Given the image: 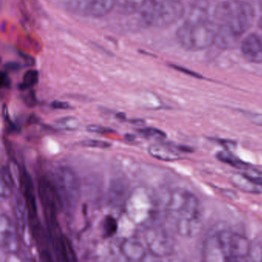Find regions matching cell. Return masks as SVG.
<instances>
[{
    "label": "cell",
    "mask_w": 262,
    "mask_h": 262,
    "mask_svg": "<svg viewBox=\"0 0 262 262\" xmlns=\"http://www.w3.org/2000/svg\"><path fill=\"white\" fill-rule=\"evenodd\" d=\"M219 25L211 19L206 4L191 8L189 17L176 32L179 45L187 51H202L215 43Z\"/></svg>",
    "instance_id": "1"
},
{
    "label": "cell",
    "mask_w": 262,
    "mask_h": 262,
    "mask_svg": "<svg viewBox=\"0 0 262 262\" xmlns=\"http://www.w3.org/2000/svg\"><path fill=\"white\" fill-rule=\"evenodd\" d=\"M219 32L235 40L248 31L255 17L254 7L242 0H227L214 8Z\"/></svg>",
    "instance_id": "2"
},
{
    "label": "cell",
    "mask_w": 262,
    "mask_h": 262,
    "mask_svg": "<svg viewBox=\"0 0 262 262\" xmlns=\"http://www.w3.org/2000/svg\"><path fill=\"white\" fill-rule=\"evenodd\" d=\"M169 212L176 217V228L180 235L194 237L202 228L200 202L192 193L178 189L171 194L168 205Z\"/></svg>",
    "instance_id": "3"
},
{
    "label": "cell",
    "mask_w": 262,
    "mask_h": 262,
    "mask_svg": "<svg viewBox=\"0 0 262 262\" xmlns=\"http://www.w3.org/2000/svg\"><path fill=\"white\" fill-rule=\"evenodd\" d=\"M140 12L145 25L166 28L182 19L185 7L179 0H148Z\"/></svg>",
    "instance_id": "4"
},
{
    "label": "cell",
    "mask_w": 262,
    "mask_h": 262,
    "mask_svg": "<svg viewBox=\"0 0 262 262\" xmlns=\"http://www.w3.org/2000/svg\"><path fill=\"white\" fill-rule=\"evenodd\" d=\"M53 181L62 208L69 212L73 211L77 205L80 195V185L76 173L68 167H59L55 171Z\"/></svg>",
    "instance_id": "5"
},
{
    "label": "cell",
    "mask_w": 262,
    "mask_h": 262,
    "mask_svg": "<svg viewBox=\"0 0 262 262\" xmlns=\"http://www.w3.org/2000/svg\"><path fill=\"white\" fill-rule=\"evenodd\" d=\"M227 261L241 260L249 256L251 245L243 234L229 230H222L217 232Z\"/></svg>",
    "instance_id": "6"
},
{
    "label": "cell",
    "mask_w": 262,
    "mask_h": 262,
    "mask_svg": "<svg viewBox=\"0 0 262 262\" xmlns=\"http://www.w3.org/2000/svg\"><path fill=\"white\" fill-rule=\"evenodd\" d=\"M69 10L82 16L101 18L107 16L116 7V0H69Z\"/></svg>",
    "instance_id": "7"
},
{
    "label": "cell",
    "mask_w": 262,
    "mask_h": 262,
    "mask_svg": "<svg viewBox=\"0 0 262 262\" xmlns=\"http://www.w3.org/2000/svg\"><path fill=\"white\" fill-rule=\"evenodd\" d=\"M150 156L164 162H174L182 159L181 153L191 152V150L182 145H170L168 144H152L148 148Z\"/></svg>",
    "instance_id": "8"
},
{
    "label": "cell",
    "mask_w": 262,
    "mask_h": 262,
    "mask_svg": "<svg viewBox=\"0 0 262 262\" xmlns=\"http://www.w3.org/2000/svg\"><path fill=\"white\" fill-rule=\"evenodd\" d=\"M244 58L251 63H262V40L254 33L248 35L241 44Z\"/></svg>",
    "instance_id": "9"
},
{
    "label": "cell",
    "mask_w": 262,
    "mask_h": 262,
    "mask_svg": "<svg viewBox=\"0 0 262 262\" xmlns=\"http://www.w3.org/2000/svg\"><path fill=\"white\" fill-rule=\"evenodd\" d=\"M202 257L204 261H227L226 257L222 249L217 233L208 236L204 241L202 248Z\"/></svg>",
    "instance_id": "10"
},
{
    "label": "cell",
    "mask_w": 262,
    "mask_h": 262,
    "mask_svg": "<svg viewBox=\"0 0 262 262\" xmlns=\"http://www.w3.org/2000/svg\"><path fill=\"white\" fill-rule=\"evenodd\" d=\"M149 243L152 252L159 257L169 255L173 250L171 238L162 229L154 230L151 232Z\"/></svg>",
    "instance_id": "11"
},
{
    "label": "cell",
    "mask_w": 262,
    "mask_h": 262,
    "mask_svg": "<svg viewBox=\"0 0 262 262\" xmlns=\"http://www.w3.org/2000/svg\"><path fill=\"white\" fill-rule=\"evenodd\" d=\"M2 247L7 252H14L18 249V238L13 231L10 219L7 217V226L1 223Z\"/></svg>",
    "instance_id": "12"
},
{
    "label": "cell",
    "mask_w": 262,
    "mask_h": 262,
    "mask_svg": "<svg viewBox=\"0 0 262 262\" xmlns=\"http://www.w3.org/2000/svg\"><path fill=\"white\" fill-rule=\"evenodd\" d=\"M231 182L235 188H238L244 192L251 194H260L262 192V187L256 185L244 174V173H236L231 178Z\"/></svg>",
    "instance_id": "13"
},
{
    "label": "cell",
    "mask_w": 262,
    "mask_h": 262,
    "mask_svg": "<svg viewBox=\"0 0 262 262\" xmlns=\"http://www.w3.org/2000/svg\"><path fill=\"white\" fill-rule=\"evenodd\" d=\"M148 0H116L118 10L122 14L131 15L140 12Z\"/></svg>",
    "instance_id": "14"
},
{
    "label": "cell",
    "mask_w": 262,
    "mask_h": 262,
    "mask_svg": "<svg viewBox=\"0 0 262 262\" xmlns=\"http://www.w3.org/2000/svg\"><path fill=\"white\" fill-rule=\"evenodd\" d=\"M216 158L221 162L228 164L234 168L238 169L246 170L249 168V165L244 161L241 160L237 156L228 151H221L217 153Z\"/></svg>",
    "instance_id": "15"
},
{
    "label": "cell",
    "mask_w": 262,
    "mask_h": 262,
    "mask_svg": "<svg viewBox=\"0 0 262 262\" xmlns=\"http://www.w3.org/2000/svg\"><path fill=\"white\" fill-rule=\"evenodd\" d=\"M54 125L55 128L62 131H76L80 126V122L74 116H66L56 119Z\"/></svg>",
    "instance_id": "16"
},
{
    "label": "cell",
    "mask_w": 262,
    "mask_h": 262,
    "mask_svg": "<svg viewBox=\"0 0 262 262\" xmlns=\"http://www.w3.org/2000/svg\"><path fill=\"white\" fill-rule=\"evenodd\" d=\"M118 222L113 216L106 215L102 222V236L104 238H110L117 233Z\"/></svg>",
    "instance_id": "17"
},
{
    "label": "cell",
    "mask_w": 262,
    "mask_h": 262,
    "mask_svg": "<svg viewBox=\"0 0 262 262\" xmlns=\"http://www.w3.org/2000/svg\"><path fill=\"white\" fill-rule=\"evenodd\" d=\"M39 73L35 70H30L24 74L23 81L19 85V90L27 91L30 90L38 83Z\"/></svg>",
    "instance_id": "18"
},
{
    "label": "cell",
    "mask_w": 262,
    "mask_h": 262,
    "mask_svg": "<svg viewBox=\"0 0 262 262\" xmlns=\"http://www.w3.org/2000/svg\"><path fill=\"white\" fill-rule=\"evenodd\" d=\"M141 136L148 139H164L167 137L166 133L154 127H142L136 129Z\"/></svg>",
    "instance_id": "19"
},
{
    "label": "cell",
    "mask_w": 262,
    "mask_h": 262,
    "mask_svg": "<svg viewBox=\"0 0 262 262\" xmlns=\"http://www.w3.org/2000/svg\"><path fill=\"white\" fill-rule=\"evenodd\" d=\"M82 147L93 148H108L112 147V144L106 141L97 140V139H85L79 142Z\"/></svg>",
    "instance_id": "20"
},
{
    "label": "cell",
    "mask_w": 262,
    "mask_h": 262,
    "mask_svg": "<svg viewBox=\"0 0 262 262\" xmlns=\"http://www.w3.org/2000/svg\"><path fill=\"white\" fill-rule=\"evenodd\" d=\"M244 174L256 185L262 187V170L251 169L248 168V169L245 170Z\"/></svg>",
    "instance_id": "21"
},
{
    "label": "cell",
    "mask_w": 262,
    "mask_h": 262,
    "mask_svg": "<svg viewBox=\"0 0 262 262\" xmlns=\"http://www.w3.org/2000/svg\"><path fill=\"white\" fill-rule=\"evenodd\" d=\"M86 130L89 133H96V134H113L116 133V130L110 127L103 126L100 125H90L86 127Z\"/></svg>",
    "instance_id": "22"
},
{
    "label": "cell",
    "mask_w": 262,
    "mask_h": 262,
    "mask_svg": "<svg viewBox=\"0 0 262 262\" xmlns=\"http://www.w3.org/2000/svg\"><path fill=\"white\" fill-rule=\"evenodd\" d=\"M23 100L24 103L29 108H33L37 105V98L34 90H31L23 96Z\"/></svg>",
    "instance_id": "23"
},
{
    "label": "cell",
    "mask_w": 262,
    "mask_h": 262,
    "mask_svg": "<svg viewBox=\"0 0 262 262\" xmlns=\"http://www.w3.org/2000/svg\"><path fill=\"white\" fill-rule=\"evenodd\" d=\"M5 182L9 186L13 188L14 186V180H13V174L10 171V168L8 166H4L2 169V180Z\"/></svg>",
    "instance_id": "24"
},
{
    "label": "cell",
    "mask_w": 262,
    "mask_h": 262,
    "mask_svg": "<svg viewBox=\"0 0 262 262\" xmlns=\"http://www.w3.org/2000/svg\"><path fill=\"white\" fill-rule=\"evenodd\" d=\"M11 85V79L8 76V73L7 72L3 71L0 76V85L3 89H10Z\"/></svg>",
    "instance_id": "25"
},
{
    "label": "cell",
    "mask_w": 262,
    "mask_h": 262,
    "mask_svg": "<svg viewBox=\"0 0 262 262\" xmlns=\"http://www.w3.org/2000/svg\"><path fill=\"white\" fill-rule=\"evenodd\" d=\"M253 260H262V250L261 248L258 247L251 246V251H250L249 256Z\"/></svg>",
    "instance_id": "26"
},
{
    "label": "cell",
    "mask_w": 262,
    "mask_h": 262,
    "mask_svg": "<svg viewBox=\"0 0 262 262\" xmlns=\"http://www.w3.org/2000/svg\"><path fill=\"white\" fill-rule=\"evenodd\" d=\"M51 107L54 110H67L72 108L71 105L69 102H63V101H53L51 102Z\"/></svg>",
    "instance_id": "27"
},
{
    "label": "cell",
    "mask_w": 262,
    "mask_h": 262,
    "mask_svg": "<svg viewBox=\"0 0 262 262\" xmlns=\"http://www.w3.org/2000/svg\"><path fill=\"white\" fill-rule=\"evenodd\" d=\"M22 68L20 63L17 62H7L4 65V69L6 72H11V73H16L19 71Z\"/></svg>",
    "instance_id": "28"
},
{
    "label": "cell",
    "mask_w": 262,
    "mask_h": 262,
    "mask_svg": "<svg viewBox=\"0 0 262 262\" xmlns=\"http://www.w3.org/2000/svg\"><path fill=\"white\" fill-rule=\"evenodd\" d=\"M11 187L1 181V197L3 199H7L10 197L11 195Z\"/></svg>",
    "instance_id": "29"
},
{
    "label": "cell",
    "mask_w": 262,
    "mask_h": 262,
    "mask_svg": "<svg viewBox=\"0 0 262 262\" xmlns=\"http://www.w3.org/2000/svg\"><path fill=\"white\" fill-rule=\"evenodd\" d=\"M251 122L257 125L262 126V114H257V113H248Z\"/></svg>",
    "instance_id": "30"
},
{
    "label": "cell",
    "mask_w": 262,
    "mask_h": 262,
    "mask_svg": "<svg viewBox=\"0 0 262 262\" xmlns=\"http://www.w3.org/2000/svg\"><path fill=\"white\" fill-rule=\"evenodd\" d=\"M19 56L20 57L24 59V62H26L27 66L29 67H32V66L34 65L35 64V59H33L32 56H30V55L27 54V53H23V52L19 51Z\"/></svg>",
    "instance_id": "31"
},
{
    "label": "cell",
    "mask_w": 262,
    "mask_h": 262,
    "mask_svg": "<svg viewBox=\"0 0 262 262\" xmlns=\"http://www.w3.org/2000/svg\"><path fill=\"white\" fill-rule=\"evenodd\" d=\"M2 115L3 118H4V122H5L6 124L11 122V119H10V113H9L8 106H7V105L6 103H4V105H3Z\"/></svg>",
    "instance_id": "32"
},
{
    "label": "cell",
    "mask_w": 262,
    "mask_h": 262,
    "mask_svg": "<svg viewBox=\"0 0 262 262\" xmlns=\"http://www.w3.org/2000/svg\"><path fill=\"white\" fill-rule=\"evenodd\" d=\"M29 125H36L39 122V119L35 114L30 115V117L28 118L27 120Z\"/></svg>",
    "instance_id": "33"
},
{
    "label": "cell",
    "mask_w": 262,
    "mask_h": 262,
    "mask_svg": "<svg viewBox=\"0 0 262 262\" xmlns=\"http://www.w3.org/2000/svg\"><path fill=\"white\" fill-rule=\"evenodd\" d=\"M128 122L129 123L133 124V125H136V126L140 127L145 124V121L144 119H129V120H128Z\"/></svg>",
    "instance_id": "34"
},
{
    "label": "cell",
    "mask_w": 262,
    "mask_h": 262,
    "mask_svg": "<svg viewBox=\"0 0 262 262\" xmlns=\"http://www.w3.org/2000/svg\"><path fill=\"white\" fill-rule=\"evenodd\" d=\"M124 138H125V140L127 141V142H132L136 141V136L133 134H129V133L125 134V136H124Z\"/></svg>",
    "instance_id": "35"
},
{
    "label": "cell",
    "mask_w": 262,
    "mask_h": 262,
    "mask_svg": "<svg viewBox=\"0 0 262 262\" xmlns=\"http://www.w3.org/2000/svg\"><path fill=\"white\" fill-rule=\"evenodd\" d=\"M116 119H119V120L125 122V121L126 120V115L123 113H119L116 115Z\"/></svg>",
    "instance_id": "36"
},
{
    "label": "cell",
    "mask_w": 262,
    "mask_h": 262,
    "mask_svg": "<svg viewBox=\"0 0 262 262\" xmlns=\"http://www.w3.org/2000/svg\"><path fill=\"white\" fill-rule=\"evenodd\" d=\"M258 25L259 27L262 30V16L260 17V20H259Z\"/></svg>",
    "instance_id": "37"
}]
</instances>
